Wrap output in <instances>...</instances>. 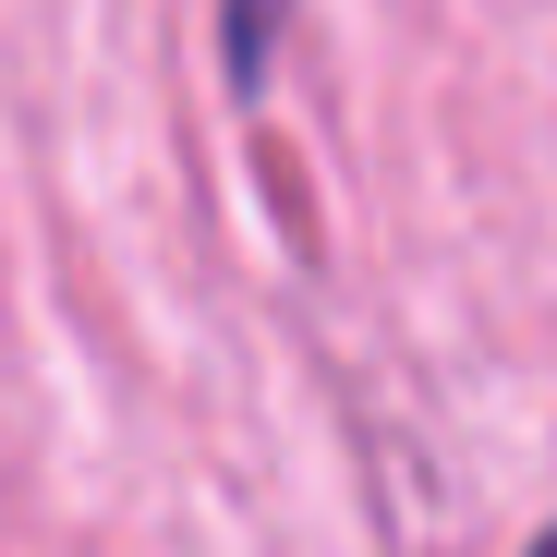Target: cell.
I'll list each match as a JSON object with an SVG mask.
<instances>
[{"label": "cell", "instance_id": "obj_1", "mask_svg": "<svg viewBox=\"0 0 557 557\" xmlns=\"http://www.w3.org/2000/svg\"><path fill=\"white\" fill-rule=\"evenodd\" d=\"M278 13H292V0H231V73H243V85L267 73V37H278Z\"/></svg>", "mask_w": 557, "mask_h": 557}, {"label": "cell", "instance_id": "obj_2", "mask_svg": "<svg viewBox=\"0 0 557 557\" xmlns=\"http://www.w3.org/2000/svg\"><path fill=\"white\" fill-rule=\"evenodd\" d=\"M533 557H557V533H545V545H533Z\"/></svg>", "mask_w": 557, "mask_h": 557}]
</instances>
